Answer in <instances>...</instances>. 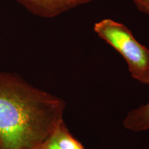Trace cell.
I'll return each instance as SVG.
<instances>
[{"instance_id":"obj_1","label":"cell","mask_w":149,"mask_h":149,"mask_svg":"<svg viewBox=\"0 0 149 149\" xmlns=\"http://www.w3.org/2000/svg\"><path fill=\"white\" fill-rule=\"evenodd\" d=\"M62 99L15 72L0 71V149H31L64 121Z\"/></svg>"},{"instance_id":"obj_2","label":"cell","mask_w":149,"mask_h":149,"mask_svg":"<svg viewBox=\"0 0 149 149\" xmlns=\"http://www.w3.org/2000/svg\"><path fill=\"white\" fill-rule=\"evenodd\" d=\"M94 31L124 57L134 79L149 85V49L140 44L124 24L104 19L95 24Z\"/></svg>"},{"instance_id":"obj_3","label":"cell","mask_w":149,"mask_h":149,"mask_svg":"<svg viewBox=\"0 0 149 149\" xmlns=\"http://www.w3.org/2000/svg\"><path fill=\"white\" fill-rule=\"evenodd\" d=\"M31 13L51 19L94 0H15Z\"/></svg>"},{"instance_id":"obj_4","label":"cell","mask_w":149,"mask_h":149,"mask_svg":"<svg viewBox=\"0 0 149 149\" xmlns=\"http://www.w3.org/2000/svg\"><path fill=\"white\" fill-rule=\"evenodd\" d=\"M123 125L135 133L149 131V101L130 111L123 121Z\"/></svg>"},{"instance_id":"obj_5","label":"cell","mask_w":149,"mask_h":149,"mask_svg":"<svg viewBox=\"0 0 149 149\" xmlns=\"http://www.w3.org/2000/svg\"><path fill=\"white\" fill-rule=\"evenodd\" d=\"M50 137L59 149H85L72 135L64 121L57 126Z\"/></svg>"},{"instance_id":"obj_6","label":"cell","mask_w":149,"mask_h":149,"mask_svg":"<svg viewBox=\"0 0 149 149\" xmlns=\"http://www.w3.org/2000/svg\"><path fill=\"white\" fill-rule=\"evenodd\" d=\"M139 11L149 15V0H133Z\"/></svg>"},{"instance_id":"obj_7","label":"cell","mask_w":149,"mask_h":149,"mask_svg":"<svg viewBox=\"0 0 149 149\" xmlns=\"http://www.w3.org/2000/svg\"><path fill=\"white\" fill-rule=\"evenodd\" d=\"M31 149H59V148H57V146L55 144V143L53 142V141L52 140L51 137H49L48 139H46L45 141H43L42 143H41L40 144L37 145V146H35L34 148H31Z\"/></svg>"}]
</instances>
